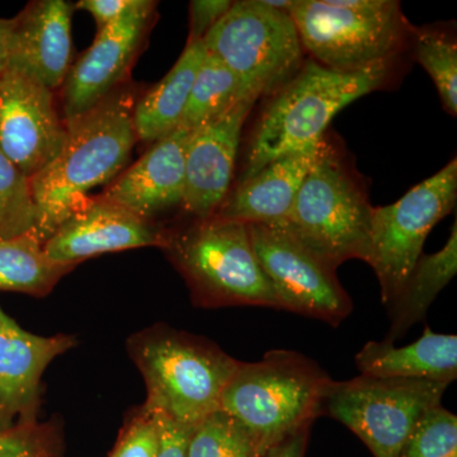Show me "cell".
I'll return each mask as SVG.
<instances>
[{"mask_svg":"<svg viewBox=\"0 0 457 457\" xmlns=\"http://www.w3.org/2000/svg\"><path fill=\"white\" fill-rule=\"evenodd\" d=\"M137 101L134 87L122 84L88 112L64 121L59 155L31 179L35 237L42 245L86 204L90 189L125 170L137 141L132 123Z\"/></svg>","mask_w":457,"mask_h":457,"instance_id":"cell-1","label":"cell"},{"mask_svg":"<svg viewBox=\"0 0 457 457\" xmlns=\"http://www.w3.org/2000/svg\"><path fill=\"white\" fill-rule=\"evenodd\" d=\"M318 363L294 351L276 350L255 362L240 361L222 393L220 411L253 440L260 456L323 414L332 384Z\"/></svg>","mask_w":457,"mask_h":457,"instance_id":"cell-2","label":"cell"},{"mask_svg":"<svg viewBox=\"0 0 457 457\" xmlns=\"http://www.w3.org/2000/svg\"><path fill=\"white\" fill-rule=\"evenodd\" d=\"M128 351L145 383L144 405L192 428L220 411L240 362L209 339L164 324L132 335Z\"/></svg>","mask_w":457,"mask_h":457,"instance_id":"cell-3","label":"cell"},{"mask_svg":"<svg viewBox=\"0 0 457 457\" xmlns=\"http://www.w3.org/2000/svg\"><path fill=\"white\" fill-rule=\"evenodd\" d=\"M390 62L352 73L330 71L314 60L303 62L262 113L237 183L281 156L318 146L339 111L386 82Z\"/></svg>","mask_w":457,"mask_h":457,"instance_id":"cell-4","label":"cell"},{"mask_svg":"<svg viewBox=\"0 0 457 457\" xmlns=\"http://www.w3.org/2000/svg\"><path fill=\"white\" fill-rule=\"evenodd\" d=\"M163 251L203 308L264 306L281 311L255 258L248 225L212 218L168 231Z\"/></svg>","mask_w":457,"mask_h":457,"instance_id":"cell-5","label":"cell"},{"mask_svg":"<svg viewBox=\"0 0 457 457\" xmlns=\"http://www.w3.org/2000/svg\"><path fill=\"white\" fill-rule=\"evenodd\" d=\"M372 206L332 146L321 141L284 228L330 269L368 257Z\"/></svg>","mask_w":457,"mask_h":457,"instance_id":"cell-6","label":"cell"},{"mask_svg":"<svg viewBox=\"0 0 457 457\" xmlns=\"http://www.w3.org/2000/svg\"><path fill=\"white\" fill-rule=\"evenodd\" d=\"M288 14L303 50L339 73L390 62L407 32L394 0H294Z\"/></svg>","mask_w":457,"mask_h":457,"instance_id":"cell-7","label":"cell"},{"mask_svg":"<svg viewBox=\"0 0 457 457\" xmlns=\"http://www.w3.org/2000/svg\"><path fill=\"white\" fill-rule=\"evenodd\" d=\"M204 45L236 75L242 98L254 101L276 95L305 62L293 18L262 0L233 2Z\"/></svg>","mask_w":457,"mask_h":457,"instance_id":"cell-8","label":"cell"},{"mask_svg":"<svg viewBox=\"0 0 457 457\" xmlns=\"http://www.w3.org/2000/svg\"><path fill=\"white\" fill-rule=\"evenodd\" d=\"M447 386L418 378L363 375L333 380L323 414L347 427L375 457H400L422 418L442 405Z\"/></svg>","mask_w":457,"mask_h":457,"instance_id":"cell-9","label":"cell"},{"mask_svg":"<svg viewBox=\"0 0 457 457\" xmlns=\"http://www.w3.org/2000/svg\"><path fill=\"white\" fill-rule=\"evenodd\" d=\"M457 198V161L409 189L389 206L372 207L366 263L372 267L389 305L422 255L432 228L453 209Z\"/></svg>","mask_w":457,"mask_h":457,"instance_id":"cell-10","label":"cell"},{"mask_svg":"<svg viewBox=\"0 0 457 457\" xmlns=\"http://www.w3.org/2000/svg\"><path fill=\"white\" fill-rule=\"evenodd\" d=\"M248 225L255 258L269 278L281 311L339 326L353 311L351 297L339 284L336 270L284 228Z\"/></svg>","mask_w":457,"mask_h":457,"instance_id":"cell-11","label":"cell"},{"mask_svg":"<svg viewBox=\"0 0 457 457\" xmlns=\"http://www.w3.org/2000/svg\"><path fill=\"white\" fill-rule=\"evenodd\" d=\"M55 92L17 69L0 77V152L32 179L59 155L65 140Z\"/></svg>","mask_w":457,"mask_h":457,"instance_id":"cell-12","label":"cell"},{"mask_svg":"<svg viewBox=\"0 0 457 457\" xmlns=\"http://www.w3.org/2000/svg\"><path fill=\"white\" fill-rule=\"evenodd\" d=\"M155 9L152 0H135L119 20L97 32L92 46L73 62L62 84L64 121L88 112L125 84Z\"/></svg>","mask_w":457,"mask_h":457,"instance_id":"cell-13","label":"cell"},{"mask_svg":"<svg viewBox=\"0 0 457 457\" xmlns=\"http://www.w3.org/2000/svg\"><path fill=\"white\" fill-rule=\"evenodd\" d=\"M75 343L62 333L33 335L0 306V432L38 422L42 376Z\"/></svg>","mask_w":457,"mask_h":457,"instance_id":"cell-14","label":"cell"},{"mask_svg":"<svg viewBox=\"0 0 457 457\" xmlns=\"http://www.w3.org/2000/svg\"><path fill=\"white\" fill-rule=\"evenodd\" d=\"M168 230L102 197L88 198L44 243L51 261L77 267L99 254L158 246Z\"/></svg>","mask_w":457,"mask_h":457,"instance_id":"cell-15","label":"cell"},{"mask_svg":"<svg viewBox=\"0 0 457 457\" xmlns=\"http://www.w3.org/2000/svg\"><path fill=\"white\" fill-rule=\"evenodd\" d=\"M242 98L194 130L186 150L182 207L196 220L212 218L228 195L243 126L255 104Z\"/></svg>","mask_w":457,"mask_h":457,"instance_id":"cell-16","label":"cell"},{"mask_svg":"<svg viewBox=\"0 0 457 457\" xmlns=\"http://www.w3.org/2000/svg\"><path fill=\"white\" fill-rule=\"evenodd\" d=\"M191 130L176 129L108 183L101 196L153 221L174 206H182L186 183V150Z\"/></svg>","mask_w":457,"mask_h":457,"instance_id":"cell-17","label":"cell"},{"mask_svg":"<svg viewBox=\"0 0 457 457\" xmlns=\"http://www.w3.org/2000/svg\"><path fill=\"white\" fill-rule=\"evenodd\" d=\"M74 9L65 0H38L12 18L8 68L29 75L53 92L62 89L73 65Z\"/></svg>","mask_w":457,"mask_h":457,"instance_id":"cell-18","label":"cell"},{"mask_svg":"<svg viewBox=\"0 0 457 457\" xmlns=\"http://www.w3.org/2000/svg\"><path fill=\"white\" fill-rule=\"evenodd\" d=\"M320 144L281 156L262 168L252 179L237 183L215 216L245 224L284 227Z\"/></svg>","mask_w":457,"mask_h":457,"instance_id":"cell-19","label":"cell"},{"mask_svg":"<svg viewBox=\"0 0 457 457\" xmlns=\"http://www.w3.org/2000/svg\"><path fill=\"white\" fill-rule=\"evenodd\" d=\"M360 375L380 378H418L450 385L457 378V336L425 328L420 339L404 347L368 342L357 353Z\"/></svg>","mask_w":457,"mask_h":457,"instance_id":"cell-20","label":"cell"},{"mask_svg":"<svg viewBox=\"0 0 457 457\" xmlns=\"http://www.w3.org/2000/svg\"><path fill=\"white\" fill-rule=\"evenodd\" d=\"M204 56V41H187L170 73L137 98L132 112L137 140L155 143L179 128Z\"/></svg>","mask_w":457,"mask_h":457,"instance_id":"cell-21","label":"cell"},{"mask_svg":"<svg viewBox=\"0 0 457 457\" xmlns=\"http://www.w3.org/2000/svg\"><path fill=\"white\" fill-rule=\"evenodd\" d=\"M457 272V225L453 222L449 239L440 251L422 254L407 281L389 305L390 329L386 341L395 343L414 324L426 318L437 295L453 281Z\"/></svg>","mask_w":457,"mask_h":457,"instance_id":"cell-22","label":"cell"},{"mask_svg":"<svg viewBox=\"0 0 457 457\" xmlns=\"http://www.w3.org/2000/svg\"><path fill=\"white\" fill-rule=\"evenodd\" d=\"M74 269L51 261L33 234L0 242V291L44 297Z\"/></svg>","mask_w":457,"mask_h":457,"instance_id":"cell-23","label":"cell"},{"mask_svg":"<svg viewBox=\"0 0 457 457\" xmlns=\"http://www.w3.org/2000/svg\"><path fill=\"white\" fill-rule=\"evenodd\" d=\"M239 99H242V95L236 75L218 57L206 53L195 78L179 128L196 130L220 116Z\"/></svg>","mask_w":457,"mask_h":457,"instance_id":"cell-24","label":"cell"},{"mask_svg":"<svg viewBox=\"0 0 457 457\" xmlns=\"http://www.w3.org/2000/svg\"><path fill=\"white\" fill-rule=\"evenodd\" d=\"M36 204L31 179L0 152V242L33 234Z\"/></svg>","mask_w":457,"mask_h":457,"instance_id":"cell-25","label":"cell"},{"mask_svg":"<svg viewBox=\"0 0 457 457\" xmlns=\"http://www.w3.org/2000/svg\"><path fill=\"white\" fill-rule=\"evenodd\" d=\"M187 457L261 456L245 429L225 411H218L192 428Z\"/></svg>","mask_w":457,"mask_h":457,"instance_id":"cell-26","label":"cell"},{"mask_svg":"<svg viewBox=\"0 0 457 457\" xmlns=\"http://www.w3.org/2000/svg\"><path fill=\"white\" fill-rule=\"evenodd\" d=\"M414 57L432 78L445 110L457 114V46L446 36L420 32L414 44Z\"/></svg>","mask_w":457,"mask_h":457,"instance_id":"cell-27","label":"cell"},{"mask_svg":"<svg viewBox=\"0 0 457 457\" xmlns=\"http://www.w3.org/2000/svg\"><path fill=\"white\" fill-rule=\"evenodd\" d=\"M400 457H457V417L440 405L411 433Z\"/></svg>","mask_w":457,"mask_h":457,"instance_id":"cell-28","label":"cell"},{"mask_svg":"<svg viewBox=\"0 0 457 457\" xmlns=\"http://www.w3.org/2000/svg\"><path fill=\"white\" fill-rule=\"evenodd\" d=\"M59 431L51 422L0 432V457H59Z\"/></svg>","mask_w":457,"mask_h":457,"instance_id":"cell-29","label":"cell"},{"mask_svg":"<svg viewBox=\"0 0 457 457\" xmlns=\"http://www.w3.org/2000/svg\"><path fill=\"white\" fill-rule=\"evenodd\" d=\"M161 444L158 411L141 405L123 426L110 457H155Z\"/></svg>","mask_w":457,"mask_h":457,"instance_id":"cell-30","label":"cell"},{"mask_svg":"<svg viewBox=\"0 0 457 457\" xmlns=\"http://www.w3.org/2000/svg\"><path fill=\"white\" fill-rule=\"evenodd\" d=\"M233 2L192 0L189 3V41H204L207 33L227 14Z\"/></svg>","mask_w":457,"mask_h":457,"instance_id":"cell-31","label":"cell"},{"mask_svg":"<svg viewBox=\"0 0 457 457\" xmlns=\"http://www.w3.org/2000/svg\"><path fill=\"white\" fill-rule=\"evenodd\" d=\"M161 417V444L155 457H187L192 427H186L159 413Z\"/></svg>","mask_w":457,"mask_h":457,"instance_id":"cell-32","label":"cell"},{"mask_svg":"<svg viewBox=\"0 0 457 457\" xmlns=\"http://www.w3.org/2000/svg\"><path fill=\"white\" fill-rule=\"evenodd\" d=\"M135 0H80L75 9L89 12L95 18L97 32L106 29L134 4Z\"/></svg>","mask_w":457,"mask_h":457,"instance_id":"cell-33","label":"cell"},{"mask_svg":"<svg viewBox=\"0 0 457 457\" xmlns=\"http://www.w3.org/2000/svg\"><path fill=\"white\" fill-rule=\"evenodd\" d=\"M311 428H303L286 438L281 444L276 445L261 457H303L308 446Z\"/></svg>","mask_w":457,"mask_h":457,"instance_id":"cell-34","label":"cell"},{"mask_svg":"<svg viewBox=\"0 0 457 457\" xmlns=\"http://www.w3.org/2000/svg\"><path fill=\"white\" fill-rule=\"evenodd\" d=\"M13 21L0 18V77L5 73L9 66L11 55V35Z\"/></svg>","mask_w":457,"mask_h":457,"instance_id":"cell-35","label":"cell"}]
</instances>
